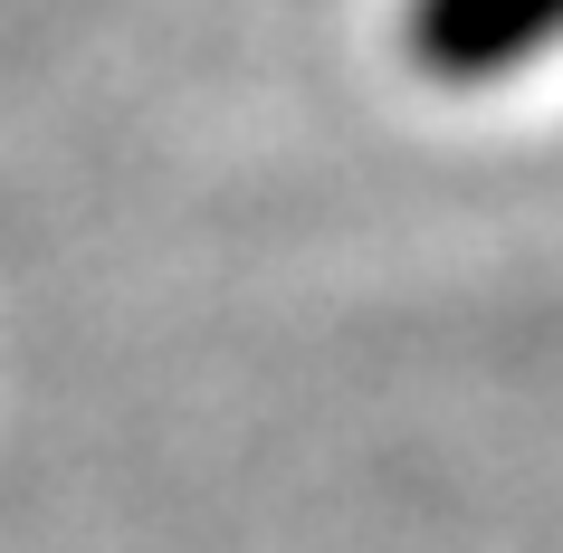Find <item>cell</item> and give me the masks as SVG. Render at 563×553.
<instances>
[{"instance_id":"1","label":"cell","mask_w":563,"mask_h":553,"mask_svg":"<svg viewBox=\"0 0 563 553\" xmlns=\"http://www.w3.org/2000/svg\"><path fill=\"white\" fill-rule=\"evenodd\" d=\"M391 48L420 87L487 96L563 58V0H401Z\"/></svg>"}]
</instances>
